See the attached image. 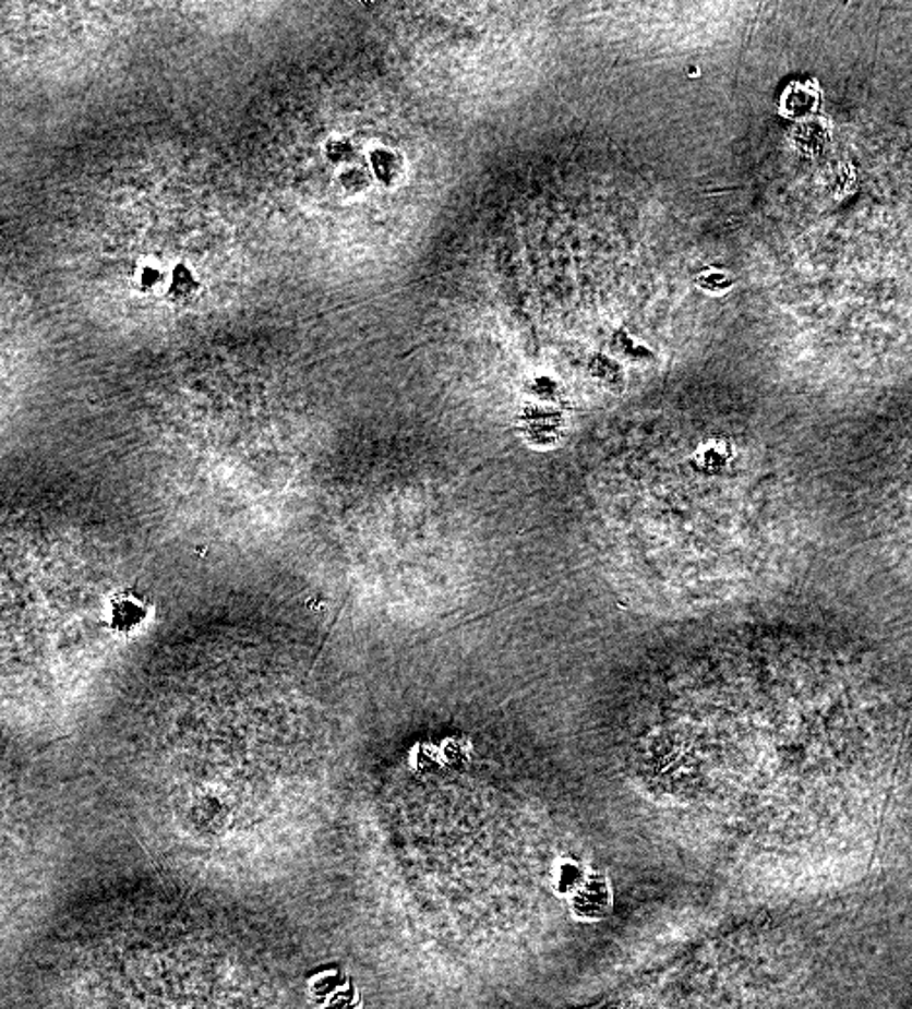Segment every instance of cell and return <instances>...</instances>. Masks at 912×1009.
I'll list each match as a JSON object with an SVG mask.
<instances>
[{"mask_svg": "<svg viewBox=\"0 0 912 1009\" xmlns=\"http://www.w3.org/2000/svg\"><path fill=\"white\" fill-rule=\"evenodd\" d=\"M697 284H699L705 291L722 293V291L729 290L730 286H732V278H730L729 274L707 271V273H703L701 276L697 278Z\"/></svg>", "mask_w": 912, "mask_h": 1009, "instance_id": "obj_9", "label": "cell"}, {"mask_svg": "<svg viewBox=\"0 0 912 1009\" xmlns=\"http://www.w3.org/2000/svg\"><path fill=\"white\" fill-rule=\"evenodd\" d=\"M819 106V86L814 80L790 82L781 96V113L789 119H807Z\"/></svg>", "mask_w": 912, "mask_h": 1009, "instance_id": "obj_3", "label": "cell"}, {"mask_svg": "<svg viewBox=\"0 0 912 1009\" xmlns=\"http://www.w3.org/2000/svg\"><path fill=\"white\" fill-rule=\"evenodd\" d=\"M29 1009H226L224 953L199 901L115 899L62 928Z\"/></svg>", "mask_w": 912, "mask_h": 1009, "instance_id": "obj_1", "label": "cell"}, {"mask_svg": "<svg viewBox=\"0 0 912 1009\" xmlns=\"http://www.w3.org/2000/svg\"><path fill=\"white\" fill-rule=\"evenodd\" d=\"M792 146L806 158H816L829 142V127L821 117H807L790 134Z\"/></svg>", "mask_w": 912, "mask_h": 1009, "instance_id": "obj_4", "label": "cell"}, {"mask_svg": "<svg viewBox=\"0 0 912 1009\" xmlns=\"http://www.w3.org/2000/svg\"><path fill=\"white\" fill-rule=\"evenodd\" d=\"M612 344H614V348L617 353H622V356L629 358V360H643L640 356H645V353L649 356V351H645V348L635 343L629 334H615L614 343Z\"/></svg>", "mask_w": 912, "mask_h": 1009, "instance_id": "obj_10", "label": "cell"}, {"mask_svg": "<svg viewBox=\"0 0 912 1009\" xmlns=\"http://www.w3.org/2000/svg\"><path fill=\"white\" fill-rule=\"evenodd\" d=\"M588 373L598 385L612 393H620L625 385L622 363L608 353H595L588 361Z\"/></svg>", "mask_w": 912, "mask_h": 1009, "instance_id": "obj_6", "label": "cell"}, {"mask_svg": "<svg viewBox=\"0 0 912 1009\" xmlns=\"http://www.w3.org/2000/svg\"><path fill=\"white\" fill-rule=\"evenodd\" d=\"M363 164L368 166L373 183L383 189H395L403 183L406 176V158L403 152L386 144H373L365 152Z\"/></svg>", "mask_w": 912, "mask_h": 1009, "instance_id": "obj_2", "label": "cell"}, {"mask_svg": "<svg viewBox=\"0 0 912 1009\" xmlns=\"http://www.w3.org/2000/svg\"><path fill=\"white\" fill-rule=\"evenodd\" d=\"M528 391L532 393L536 400H542V403H552L555 400V396L560 393V386L553 381L552 377L548 375H540V377H535L530 381L528 385Z\"/></svg>", "mask_w": 912, "mask_h": 1009, "instance_id": "obj_8", "label": "cell"}, {"mask_svg": "<svg viewBox=\"0 0 912 1009\" xmlns=\"http://www.w3.org/2000/svg\"><path fill=\"white\" fill-rule=\"evenodd\" d=\"M597 1009H639L633 1008L632 1004H608V1006H602V1008Z\"/></svg>", "mask_w": 912, "mask_h": 1009, "instance_id": "obj_11", "label": "cell"}, {"mask_svg": "<svg viewBox=\"0 0 912 1009\" xmlns=\"http://www.w3.org/2000/svg\"><path fill=\"white\" fill-rule=\"evenodd\" d=\"M323 158H325L328 166L333 167L334 171L338 167L361 161V152L358 144L351 141L350 136L334 132V134L326 136L325 144H323Z\"/></svg>", "mask_w": 912, "mask_h": 1009, "instance_id": "obj_7", "label": "cell"}, {"mask_svg": "<svg viewBox=\"0 0 912 1009\" xmlns=\"http://www.w3.org/2000/svg\"><path fill=\"white\" fill-rule=\"evenodd\" d=\"M336 191L343 194L344 199H356L361 194L368 193L373 187V177L369 173L368 166L363 161H356L350 166L338 167L334 169L333 176Z\"/></svg>", "mask_w": 912, "mask_h": 1009, "instance_id": "obj_5", "label": "cell"}]
</instances>
